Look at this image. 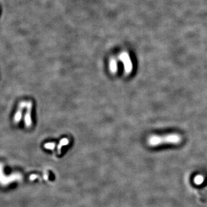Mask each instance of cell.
I'll return each instance as SVG.
<instances>
[{
    "label": "cell",
    "mask_w": 207,
    "mask_h": 207,
    "mask_svg": "<svg viewBox=\"0 0 207 207\" xmlns=\"http://www.w3.org/2000/svg\"><path fill=\"white\" fill-rule=\"evenodd\" d=\"M181 141V136L177 134H171L165 136L154 135L148 140V143L151 146H156L162 144H178Z\"/></svg>",
    "instance_id": "cell-1"
},
{
    "label": "cell",
    "mask_w": 207,
    "mask_h": 207,
    "mask_svg": "<svg viewBox=\"0 0 207 207\" xmlns=\"http://www.w3.org/2000/svg\"><path fill=\"white\" fill-rule=\"evenodd\" d=\"M22 176L20 173H16L9 176H6L3 172V165L0 163V183L2 185H7L13 181H20Z\"/></svg>",
    "instance_id": "cell-2"
},
{
    "label": "cell",
    "mask_w": 207,
    "mask_h": 207,
    "mask_svg": "<svg viewBox=\"0 0 207 207\" xmlns=\"http://www.w3.org/2000/svg\"><path fill=\"white\" fill-rule=\"evenodd\" d=\"M119 58L124 65L125 74H129L132 71V63L131 59L127 52H123L119 56Z\"/></svg>",
    "instance_id": "cell-3"
},
{
    "label": "cell",
    "mask_w": 207,
    "mask_h": 207,
    "mask_svg": "<svg viewBox=\"0 0 207 207\" xmlns=\"http://www.w3.org/2000/svg\"><path fill=\"white\" fill-rule=\"evenodd\" d=\"M33 104L31 101L27 102L26 105V112L24 116V122L26 127L29 128L31 127L32 122L31 117V112Z\"/></svg>",
    "instance_id": "cell-4"
},
{
    "label": "cell",
    "mask_w": 207,
    "mask_h": 207,
    "mask_svg": "<svg viewBox=\"0 0 207 207\" xmlns=\"http://www.w3.org/2000/svg\"><path fill=\"white\" fill-rule=\"evenodd\" d=\"M26 105L27 102L24 101H22L19 104L17 111L16 112L13 117V122L15 124H18L20 122L22 116V112L24 109L26 107Z\"/></svg>",
    "instance_id": "cell-5"
},
{
    "label": "cell",
    "mask_w": 207,
    "mask_h": 207,
    "mask_svg": "<svg viewBox=\"0 0 207 207\" xmlns=\"http://www.w3.org/2000/svg\"><path fill=\"white\" fill-rule=\"evenodd\" d=\"M109 70L110 71L115 74L117 72V63L116 61V59H112L110 62H109Z\"/></svg>",
    "instance_id": "cell-6"
},
{
    "label": "cell",
    "mask_w": 207,
    "mask_h": 207,
    "mask_svg": "<svg viewBox=\"0 0 207 207\" xmlns=\"http://www.w3.org/2000/svg\"><path fill=\"white\" fill-rule=\"evenodd\" d=\"M69 141L67 138H63L62 139L59 144L58 145V146H57V151H58V154H61V150H62V148L63 147V146H66L67 145H69Z\"/></svg>",
    "instance_id": "cell-7"
},
{
    "label": "cell",
    "mask_w": 207,
    "mask_h": 207,
    "mask_svg": "<svg viewBox=\"0 0 207 207\" xmlns=\"http://www.w3.org/2000/svg\"><path fill=\"white\" fill-rule=\"evenodd\" d=\"M55 145H56V144L54 142H49V143L44 144V147L46 149L54 150V148H55Z\"/></svg>",
    "instance_id": "cell-8"
},
{
    "label": "cell",
    "mask_w": 207,
    "mask_h": 207,
    "mask_svg": "<svg viewBox=\"0 0 207 207\" xmlns=\"http://www.w3.org/2000/svg\"><path fill=\"white\" fill-rule=\"evenodd\" d=\"M194 181L197 184H200L204 181V177L202 176H197L195 177Z\"/></svg>",
    "instance_id": "cell-9"
},
{
    "label": "cell",
    "mask_w": 207,
    "mask_h": 207,
    "mask_svg": "<svg viewBox=\"0 0 207 207\" xmlns=\"http://www.w3.org/2000/svg\"><path fill=\"white\" fill-rule=\"evenodd\" d=\"M37 177H38V176H37L36 174H32V175L30 176L29 178H30V180L32 181V180H35Z\"/></svg>",
    "instance_id": "cell-10"
}]
</instances>
